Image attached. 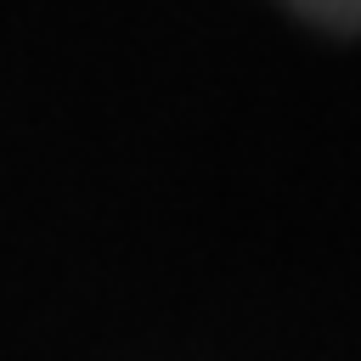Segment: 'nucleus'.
Here are the masks:
<instances>
[{
    "instance_id": "1",
    "label": "nucleus",
    "mask_w": 361,
    "mask_h": 361,
    "mask_svg": "<svg viewBox=\"0 0 361 361\" xmlns=\"http://www.w3.org/2000/svg\"><path fill=\"white\" fill-rule=\"evenodd\" d=\"M288 6H299L305 17H316L322 28H338V34L361 28V0H288Z\"/></svg>"
}]
</instances>
